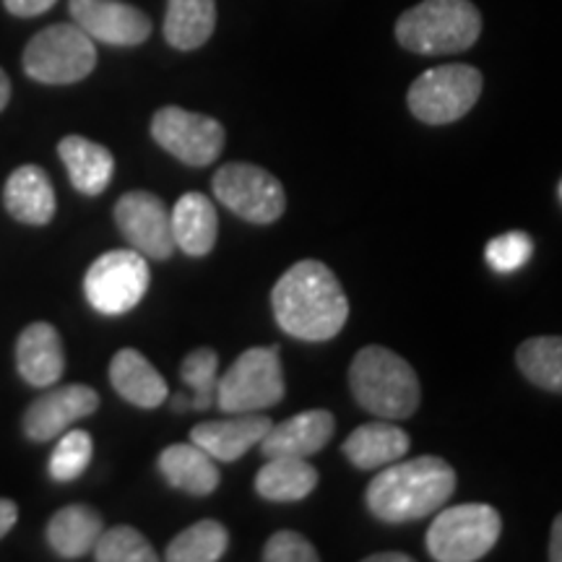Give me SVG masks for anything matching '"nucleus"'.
I'll list each match as a JSON object with an SVG mask.
<instances>
[{"label":"nucleus","mask_w":562,"mask_h":562,"mask_svg":"<svg viewBox=\"0 0 562 562\" xmlns=\"http://www.w3.org/2000/svg\"><path fill=\"white\" fill-rule=\"evenodd\" d=\"M271 311L279 328L300 341H328L349 318V300L326 263L297 261L271 290Z\"/></svg>","instance_id":"nucleus-1"},{"label":"nucleus","mask_w":562,"mask_h":562,"mask_svg":"<svg viewBox=\"0 0 562 562\" xmlns=\"http://www.w3.org/2000/svg\"><path fill=\"white\" fill-rule=\"evenodd\" d=\"M456 490V472L438 456L396 461L372 476L364 503L383 524H412L432 516Z\"/></svg>","instance_id":"nucleus-2"},{"label":"nucleus","mask_w":562,"mask_h":562,"mask_svg":"<svg viewBox=\"0 0 562 562\" xmlns=\"http://www.w3.org/2000/svg\"><path fill=\"white\" fill-rule=\"evenodd\" d=\"M349 389L355 402L378 419H409L417 412L422 385L402 355L381 344L360 349L349 364Z\"/></svg>","instance_id":"nucleus-3"},{"label":"nucleus","mask_w":562,"mask_h":562,"mask_svg":"<svg viewBox=\"0 0 562 562\" xmlns=\"http://www.w3.org/2000/svg\"><path fill=\"white\" fill-rule=\"evenodd\" d=\"M480 32L482 16L472 0H422L396 21V40L419 55L463 53Z\"/></svg>","instance_id":"nucleus-4"},{"label":"nucleus","mask_w":562,"mask_h":562,"mask_svg":"<svg viewBox=\"0 0 562 562\" xmlns=\"http://www.w3.org/2000/svg\"><path fill=\"white\" fill-rule=\"evenodd\" d=\"M503 518L492 505L467 503L446 508L427 529V552L438 562H476L497 544Z\"/></svg>","instance_id":"nucleus-5"},{"label":"nucleus","mask_w":562,"mask_h":562,"mask_svg":"<svg viewBox=\"0 0 562 562\" xmlns=\"http://www.w3.org/2000/svg\"><path fill=\"white\" fill-rule=\"evenodd\" d=\"M284 372L279 347L243 351L216 383V406L224 414H250L277 406L284 398Z\"/></svg>","instance_id":"nucleus-6"},{"label":"nucleus","mask_w":562,"mask_h":562,"mask_svg":"<svg viewBox=\"0 0 562 562\" xmlns=\"http://www.w3.org/2000/svg\"><path fill=\"white\" fill-rule=\"evenodd\" d=\"M94 40L79 24H53L32 37L24 50L26 76L40 83L63 87L76 83L94 70Z\"/></svg>","instance_id":"nucleus-7"},{"label":"nucleus","mask_w":562,"mask_h":562,"mask_svg":"<svg viewBox=\"0 0 562 562\" xmlns=\"http://www.w3.org/2000/svg\"><path fill=\"white\" fill-rule=\"evenodd\" d=\"M482 94V74L474 66L430 68L412 83L406 104L412 115L427 125H448L461 121Z\"/></svg>","instance_id":"nucleus-8"},{"label":"nucleus","mask_w":562,"mask_h":562,"mask_svg":"<svg viewBox=\"0 0 562 562\" xmlns=\"http://www.w3.org/2000/svg\"><path fill=\"white\" fill-rule=\"evenodd\" d=\"M149 263L136 250H110L89 266L83 277V294L97 313L117 315L131 313L149 292Z\"/></svg>","instance_id":"nucleus-9"},{"label":"nucleus","mask_w":562,"mask_h":562,"mask_svg":"<svg viewBox=\"0 0 562 562\" xmlns=\"http://www.w3.org/2000/svg\"><path fill=\"white\" fill-rule=\"evenodd\" d=\"M211 188L216 201L245 222L273 224L286 211V193L279 178L248 161H229L220 167Z\"/></svg>","instance_id":"nucleus-10"},{"label":"nucleus","mask_w":562,"mask_h":562,"mask_svg":"<svg viewBox=\"0 0 562 562\" xmlns=\"http://www.w3.org/2000/svg\"><path fill=\"white\" fill-rule=\"evenodd\" d=\"M151 136L167 154L191 167H206L224 149V125L182 108H161L151 117Z\"/></svg>","instance_id":"nucleus-11"},{"label":"nucleus","mask_w":562,"mask_h":562,"mask_svg":"<svg viewBox=\"0 0 562 562\" xmlns=\"http://www.w3.org/2000/svg\"><path fill=\"white\" fill-rule=\"evenodd\" d=\"M115 224L131 248L144 258H151V261L172 258V220L159 195L149 191L125 193L115 203Z\"/></svg>","instance_id":"nucleus-12"},{"label":"nucleus","mask_w":562,"mask_h":562,"mask_svg":"<svg viewBox=\"0 0 562 562\" xmlns=\"http://www.w3.org/2000/svg\"><path fill=\"white\" fill-rule=\"evenodd\" d=\"M97 406H100V393L91 389V385H58V389L45 391L40 398H34L30 409L24 412L21 427H24V435L30 440L50 442L60 438L70 425L94 414Z\"/></svg>","instance_id":"nucleus-13"},{"label":"nucleus","mask_w":562,"mask_h":562,"mask_svg":"<svg viewBox=\"0 0 562 562\" xmlns=\"http://www.w3.org/2000/svg\"><path fill=\"white\" fill-rule=\"evenodd\" d=\"M70 16L91 40L112 47H133L149 40L151 21L123 0H70Z\"/></svg>","instance_id":"nucleus-14"},{"label":"nucleus","mask_w":562,"mask_h":562,"mask_svg":"<svg viewBox=\"0 0 562 562\" xmlns=\"http://www.w3.org/2000/svg\"><path fill=\"white\" fill-rule=\"evenodd\" d=\"M273 422L263 414H229V419L201 422L191 430V442L201 446L214 461L232 463L243 459L250 448L261 446L266 432L271 430Z\"/></svg>","instance_id":"nucleus-15"},{"label":"nucleus","mask_w":562,"mask_h":562,"mask_svg":"<svg viewBox=\"0 0 562 562\" xmlns=\"http://www.w3.org/2000/svg\"><path fill=\"white\" fill-rule=\"evenodd\" d=\"M16 370L34 389L55 385L66 372V349L53 323H30L16 339Z\"/></svg>","instance_id":"nucleus-16"},{"label":"nucleus","mask_w":562,"mask_h":562,"mask_svg":"<svg viewBox=\"0 0 562 562\" xmlns=\"http://www.w3.org/2000/svg\"><path fill=\"white\" fill-rule=\"evenodd\" d=\"M334 430L336 419L331 412L307 409L279 422V425H271V430L266 432L258 448H261L266 459H273V456H300V459H307V456L321 453L331 442Z\"/></svg>","instance_id":"nucleus-17"},{"label":"nucleus","mask_w":562,"mask_h":562,"mask_svg":"<svg viewBox=\"0 0 562 562\" xmlns=\"http://www.w3.org/2000/svg\"><path fill=\"white\" fill-rule=\"evenodd\" d=\"M409 435H406L402 427L393 425L391 419H378L357 427V430L344 440L341 451L349 459L351 467H357L360 472H370V469H383L402 461L406 451H409Z\"/></svg>","instance_id":"nucleus-18"},{"label":"nucleus","mask_w":562,"mask_h":562,"mask_svg":"<svg viewBox=\"0 0 562 562\" xmlns=\"http://www.w3.org/2000/svg\"><path fill=\"white\" fill-rule=\"evenodd\" d=\"M110 383L117 396L138 406V409H157L167 402L170 391L159 370L140 355L138 349H121L110 362Z\"/></svg>","instance_id":"nucleus-19"},{"label":"nucleus","mask_w":562,"mask_h":562,"mask_svg":"<svg viewBox=\"0 0 562 562\" xmlns=\"http://www.w3.org/2000/svg\"><path fill=\"white\" fill-rule=\"evenodd\" d=\"M3 203L16 222L45 227L55 216V188L42 167L24 165L5 180Z\"/></svg>","instance_id":"nucleus-20"},{"label":"nucleus","mask_w":562,"mask_h":562,"mask_svg":"<svg viewBox=\"0 0 562 562\" xmlns=\"http://www.w3.org/2000/svg\"><path fill=\"white\" fill-rule=\"evenodd\" d=\"M172 237L175 248L186 256L203 258L214 250L216 235H220V216L211 199L203 193H186L175 203L172 214Z\"/></svg>","instance_id":"nucleus-21"},{"label":"nucleus","mask_w":562,"mask_h":562,"mask_svg":"<svg viewBox=\"0 0 562 562\" xmlns=\"http://www.w3.org/2000/svg\"><path fill=\"white\" fill-rule=\"evenodd\" d=\"M58 154L76 191L89 199L108 191L112 172H115V157L108 146L83 136H66L58 144Z\"/></svg>","instance_id":"nucleus-22"},{"label":"nucleus","mask_w":562,"mask_h":562,"mask_svg":"<svg viewBox=\"0 0 562 562\" xmlns=\"http://www.w3.org/2000/svg\"><path fill=\"white\" fill-rule=\"evenodd\" d=\"M159 472L167 484L188 495H211L220 487V469L216 461L195 442H175L159 453Z\"/></svg>","instance_id":"nucleus-23"},{"label":"nucleus","mask_w":562,"mask_h":562,"mask_svg":"<svg viewBox=\"0 0 562 562\" xmlns=\"http://www.w3.org/2000/svg\"><path fill=\"white\" fill-rule=\"evenodd\" d=\"M318 469L300 456H273L256 474V492L269 503L305 501L318 487Z\"/></svg>","instance_id":"nucleus-24"},{"label":"nucleus","mask_w":562,"mask_h":562,"mask_svg":"<svg viewBox=\"0 0 562 562\" xmlns=\"http://www.w3.org/2000/svg\"><path fill=\"white\" fill-rule=\"evenodd\" d=\"M102 531L104 521L94 508H89V505H66L47 524V544L63 560H79L94 550Z\"/></svg>","instance_id":"nucleus-25"},{"label":"nucleus","mask_w":562,"mask_h":562,"mask_svg":"<svg viewBox=\"0 0 562 562\" xmlns=\"http://www.w3.org/2000/svg\"><path fill=\"white\" fill-rule=\"evenodd\" d=\"M216 26L214 0H167L165 40L175 50H199Z\"/></svg>","instance_id":"nucleus-26"},{"label":"nucleus","mask_w":562,"mask_h":562,"mask_svg":"<svg viewBox=\"0 0 562 562\" xmlns=\"http://www.w3.org/2000/svg\"><path fill=\"white\" fill-rule=\"evenodd\" d=\"M518 370L537 389L562 393V336H533L518 344Z\"/></svg>","instance_id":"nucleus-27"},{"label":"nucleus","mask_w":562,"mask_h":562,"mask_svg":"<svg viewBox=\"0 0 562 562\" xmlns=\"http://www.w3.org/2000/svg\"><path fill=\"white\" fill-rule=\"evenodd\" d=\"M229 547V531L220 521H199L180 531L167 544L165 558L170 562H216Z\"/></svg>","instance_id":"nucleus-28"},{"label":"nucleus","mask_w":562,"mask_h":562,"mask_svg":"<svg viewBox=\"0 0 562 562\" xmlns=\"http://www.w3.org/2000/svg\"><path fill=\"white\" fill-rule=\"evenodd\" d=\"M182 383L193 393V409H209L216 404V383H220V355L214 349L201 347L182 360Z\"/></svg>","instance_id":"nucleus-29"},{"label":"nucleus","mask_w":562,"mask_h":562,"mask_svg":"<svg viewBox=\"0 0 562 562\" xmlns=\"http://www.w3.org/2000/svg\"><path fill=\"white\" fill-rule=\"evenodd\" d=\"M94 560L100 562H157L159 554L154 552L149 539L133 526H112L104 529L94 544Z\"/></svg>","instance_id":"nucleus-30"},{"label":"nucleus","mask_w":562,"mask_h":562,"mask_svg":"<svg viewBox=\"0 0 562 562\" xmlns=\"http://www.w3.org/2000/svg\"><path fill=\"white\" fill-rule=\"evenodd\" d=\"M91 453H94V440L87 430H66L60 435L58 446L53 448L50 476L60 484L79 480L87 472Z\"/></svg>","instance_id":"nucleus-31"},{"label":"nucleus","mask_w":562,"mask_h":562,"mask_svg":"<svg viewBox=\"0 0 562 562\" xmlns=\"http://www.w3.org/2000/svg\"><path fill=\"white\" fill-rule=\"evenodd\" d=\"M533 252V243L526 232H508V235L495 237L484 250L487 256V263L497 273H513L529 261Z\"/></svg>","instance_id":"nucleus-32"},{"label":"nucleus","mask_w":562,"mask_h":562,"mask_svg":"<svg viewBox=\"0 0 562 562\" xmlns=\"http://www.w3.org/2000/svg\"><path fill=\"white\" fill-rule=\"evenodd\" d=\"M261 558L266 562H315L321 560V554L302 533L284 529L269 537Z\"/></svg>","instance_id":"nucleus-33"},{"label":"nucleus","mask_w":562,"mask_h":562,"mask_svg":"<svg viewBox=\"0 0 562 562\" xmlns=\"http://www.w3.org/2000/svg\"><path fill=\"white\" fill-rule=\"evenodd\" d=\"M58 0H3V5L13 16H40V13L50 11Z\"/></svg>","instance_id":"nucleus-34"},{"label":"nucleus","mask_w":562,"mask_h":562,"mask_svg":"<svg viewBox=\"0 0 562 562\" xmlns=\"http://www.w3.org/2000/svg\"><path fill=\"white\" fill-rule=\"evenodd\" d=\"M19 521V508L13 501H5V497H0V539L9 533L13 526Z\"/></svg>","instance_id":"nucleus-35"},{"label":"nucleus","mask_w":562,"mask_h":562,"mask_svg":"<svg viewBox=\"0 0 562 562\" xmlns=\"http://www.w3.org/2000/svg\"><path fill=\"white\" fill-rule=\"evenodd\" d=\"M547 558L552 562H562V513H558L552 521V531H550V552Z\"/></svg>","instance_id":"nucleus-36"},{"label":"nucleus","mask_w":562,"mask_h":562,"mask_svg":"<svg viewBox=\"0 0 562 562\" xmlns=\"http://www.w3.org/2000/svg\"><path fill=\"white\" fill-rule=\"evenodd\" d=\"M364 562H412V558L404 552H378L364 558Z\"/></svg>","instance_id":"nucleus-37"},{"label":"nucleus","mask_w":562,"mask_h":562,"mask_svg":"<svg viewBox=\"0 0 562 562\" xmlns=\"http://www.w3.org/2000/svg\"><path fill=\"white\" fill-rule=\"evenodd\" d=\"M9 100H11V81H9V76L0 70V110H5Z\"/></svg>","instance_id":"nucleus-38"},{"label":"nucleus","mask_w":562,"mask_h":562,"mask_svg":"<svg viewBox=\"0 0 562 562\" xmlns=\"http://www.w3.org/2000/svg\"><path fill=\"white\" fill-rule=\"evenodd\" d=\"M560 193H562V188H560Z\"/></svg>","instance_id":"nucleus-39"}]
</instances>
